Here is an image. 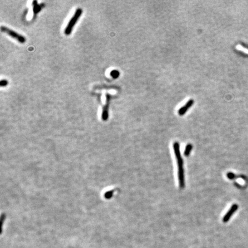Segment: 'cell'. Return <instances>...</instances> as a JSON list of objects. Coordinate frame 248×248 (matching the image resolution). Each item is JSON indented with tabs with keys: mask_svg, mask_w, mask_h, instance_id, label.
I'll list each match as a JSON object with an SVG mask.
<instances>
[{
	"mask_svg": "<svg viewBox=\"0 0 248 248\" xmlns=\"http://www.w3.org/2000/svg\"><path fill=\"white\" fill-rule=\"evenodd\" d=\"M82 13V9L81 8H78L73 16L69 20L67 26H66V29L64 30V33L66 35H69L71 34L74 26L75 25L77 21L79 20Z\"/></svg>",
	"mask_w": 248,
	"mask_h": 248,
	"instance_id": "obj_1",
	"label": "cell"
},
{
	"mask_svg": "<svg viewBox=\"0 0 248 248\" xmlns=\"http://www.w3.org/2000/svg\"><path fill=\"white\" fill-rule=\"evenodd\" d=\"M1 31L2 32L7 33L8 35H9L10 36H11L12 37L15 39L16 40H17L18 42H20V43H24L26 42V39L24 37L22 36L21 35L17 33L16 32H15L14 31L8 28L7 26H1Z\"/></svg>",
	"mask_w": 248,
	"mask_h": 248,
	"instance_id": "obj_2",
	"label": "cell"
},
{
	"mask_svg": "<svg viewBox=\"0 0 248 248\" xmlns=\"http://www.w3.org/2000/svg\"><path fill=\"white\" fill-rule=\"evenodd\" d=\"M110 100V97L109 94H106V102L105 104L103 107V111L102 113V120L105 121L107 120L109 117V107Z\"/></svg>",
	"mask_w": 248,
	"mask_h": 248,
	"instance_id": "obj_3",
	"label": "cell"
},
{
	"mask_svg": "<svg viewBox=\"0 0 248 248\" xmlns=\"http://www.w3.org/2000/svg\"><path fill=\"white\" fill-rule=\"evenodd\" d=\"M238 207V206L237 204H233L232 206L231 207V208H230V210L228 211V212L226 213L225 215L223 217V222L224 223L227 222L229 221V220L230 219V218L231 217L232 215L235 212L237 211Z\"/></svg>",
	"mask_w": 248,
	"mask_h": 248,
	"instance_id": "obj_4",
	"label": "cell"
},
{
	"mask_svg": "<svg viewBox=\"0 0 248 248\" xmlns=\"http://www.w3.org/2000/svg\"><path fill=\"white\" fill-rule=\"evenodd\" d=\"M193 99L189 100L188 102L186 103V105L184 106H183L179 110L178 113H179V115L183 116V114H184L187 112V111L188 110V109H189L191 107V106L193 105Z\"/></svg>",
	"mask_w": 248,
	"mask_h": 248,
	"instance_id": "obj_5",
	"label": "cell"
},
{
	"mask_svg": "<svg viewBox=\"0 0 248 248\" xmlns=\"http://www.w3.org/2000/svg\"><path fill=\"white\" fill-rule=\"evenodd\" d=\"M192 148H193V146H192V145H191V144H188L186 147V149H185V150H184V155L186 156H189V155H190V152H191V150H192Z\"/></svg>",
	"mask_w": 248,
	"mask_h": 248,
	"instance_id": "obj_6",
	"label": "cell"
},
{
	"mask_svg": "<svg viewBox=\"0 0 248 248\" xmlns=\"http://www.w3.org/2000/svg\"><path fill=\"white\" fill-rule=\"evenodd\" d=\"M227 178L229 179H234L236 178V175L234 174L233 173H232V172H229V173H227Z\"/></svg>",
	"mask_w": 248,
	"mask_h": 248,
	"instance_id": "obj_7",
	"label": "cell"
},
{
	"mask_svg": "<svg viewBox=\"0 0 248 248\" xmlns=\"http://www.w3.org/2000/svg\"><path fill=\"white\" fill-rule=\"evenodd\" d=\"M7 84H8V82H7V80H5V79L1 80L0 85H1V87L6 86H7Z\"/></svg>",
	"mask_w": 248,
	"mask_h": 248,
	"instance_id": "obj_8",
	"label": "cell"
}]
</instances>
